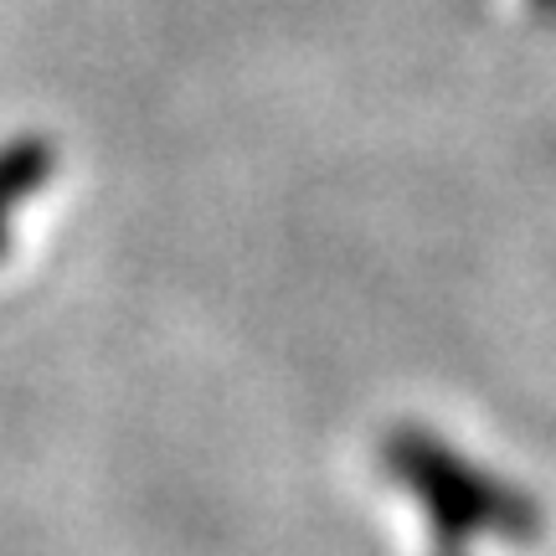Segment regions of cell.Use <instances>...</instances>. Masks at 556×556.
I'll return each instance as SVG.
<instances>
[{
  "label": "cell",
  "instance_id": "obj_1",
  "mask_svg": "<svg viewBox=\"0 0 556 556\" xmlns=\"http://www.w3.org/2000/svg\"><path fill=\"white\" fill-rule=\"evenodd\" d=\"M47 165L52 160H47V150H41L37 139H21V144L0 150V253H5V217H11V206L37 191Z\"/></svg>",
  "mask_w": 556,
  "mask_h": 556
}]
</instances>
